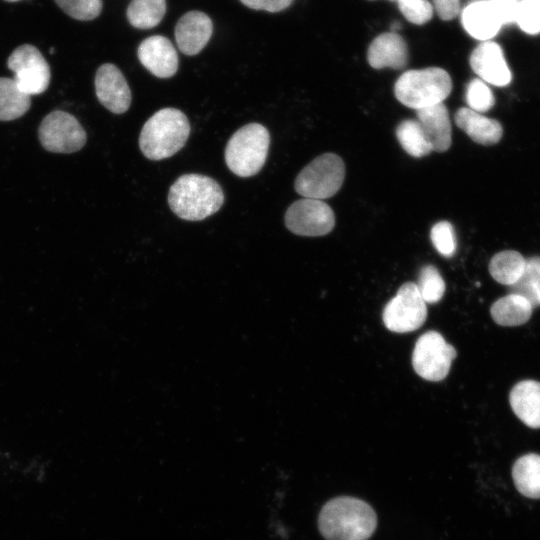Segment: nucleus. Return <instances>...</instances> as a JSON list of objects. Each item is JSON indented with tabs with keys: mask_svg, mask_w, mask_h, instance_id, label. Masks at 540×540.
I'll use <instances>...</instances> for the list:
<instances>
[{
	"mask_svg": "<svg viewBox=\"0 0 540 540\" xmlns=\"http://www.w3.org/2000/svg\"><path fill=\"white\" fill-rule=\"evenodd\" d=\"M376 526L377 517L373 508L351 496L329 500L318 516V528L326 540H368Z\"/></svg>",
	"mask_w": 540,
	"mask_h": 540,
	"instance_id": "f257e3e1",
	"label": "nucleus"
},
{
	"mask_svg": "<svg viewBox=\"0 0 540 540\" xmlns=\"http://www.w3.org/2000/svg\"><path fill=\"white\" fill-rule=\"evenodd\" d=\"M170 209L181 219L200 221L216 213L224 202L221 186L201 174H184L168 192Z\"/></svg>",
	"mask_w": 540,
	"mask_h": 540,
	"instance_id": "f03ea898",
	"label": "nucleus"
},
{
	"mask_svg": "<svg viewBox=\"0 0 540 540\" xmlns=\"http://www.w3.org/2000/svg\"><path fill=\"white\" fill-rule=\"evenodd\" d=\"M186 115L176 108H163L155 112L143 125L139 147L150 160H162L177 153L190 134Z\"/></svg>",
	"mask_w": 540,
	"mask_h": 540,
	"instance_id": "7ed1b4c3",
	"label": "nucleus"
},
{
	"mask_svg": "<svg viewBox=\"0 0 540 540\" xmlns=\"http://www.w3.org/2000/svg\"><path fill=\"white\" fill-rule=\"evenodd\" d=\"M451 90L450 75L439 67L408 70L400 75L394 85L396 99L415 110L443 103Z\"/></svg>",
	"mask_w": 540,
	"mask_h": 540,
	"instance_id": "20e7f679",
	"label": "nucleus"
},
{
	"mask_svg": "<svg viewBox=\"0 0 540 540\" xmlns=\"http://www.w3.org/2000/svg\"><path fill=\"white\" fill-rule=\"evenodd\" d=\"M269 145L270 134L266 127L259 123L244 125L226 145V164L239 177L253 176L264 166Z\"/></svg>",
	"mask_w": 540,
	"mask_h": 540,
	"instance_id": "39448f33",
	"label": "nucleus"
},
{
	"mask_svg": "<svg viewBox=\"0 0 540 540\" xmlns=\"http://www.w3.org/2000/svg\"><path fill=\"white\" fill-rule=\"evenodd\" d=\"M344 178L343 160L334 153H324L300 171L294 186L304 198L324 200L339 191Z\"/></svg>",
	"mask_w": 540,
	"mask_h": 540,
	"instance_id": "423d86ee",
	"label": "nucleus"
},
{
	"mask_svg": "<svg viewBox=\"0 0 540 540\" xmlns=\"http://www.w3.org/2000/svg\"><path fill=\"white\" fill-rule=\"evenodd\" d=\"M455 348L447 343L436 331L421 335L412 353V365L415 372L425 380L440 381L450 370L456 357Z\"/></svg>",
	"mask_w": 540,
	"mask_h": 540,
	"instance_id": "0eeeda50",
	"label": "nucleus"
},
{
	"mask_svg": "<svg viewBox=\"0 0 540 540\" xmlns=\"http://www.w3.org/2000/svg\"><path fill=\"white\" fill-rule=\"evenodd\" d=\"M427 317L426 303L413 282L404 283L385 305L383 322L387 329L406 333L420 328Z\"/></svg>",
	"mask_w": 540,
	"mask_h": 540,
	"instance_id": "6e6552de",
	"label": "nucleus"
},
{
	"mask_svg": "<svg viewBox=\"0 0 540 540\" xmlns=\"http://www.w3.org/2000/svg\"><path fill=\"white\" fill-rule=\"evenodd\" d=\"M39 139L42 146L55 153H73L86 143V132L79 121L64 111H53L40 124Z\"/></svg>",
	"mask_w": 540,
	"mask_h": 540,
	"instance_id": "1a4fd4ad",
	"label": "nucleus"
},
{
	"mask_svg": "<svg viewBox=\"0 0 540 540\" xmlns=\"http://www.w3.org/2000/svg\"><path fill=\"white\" fill-rule=\"evenodd\" d=\"M13 80L28 95L43 93L50 82V69L41 52L30 44L17 47L7 60Z\"/></svg>",
	"mask_w": 540,
	"mask_h": 540,
	"instance_id": "9d476101",
	"label": "nucleus"
},
{
	"mask_svg": "<svg viewBox=\"0 0 540 540\" xmlns=\"http://www.w3.org/2000/svg\"><path fill=\"white\" fill-rule=\"evenodd\" d=\"M285 225L292 233L300 236H323L334 228L335 215L323 200L302 198L287 209Z\"/></svg>",
	"mask_w": 540,
	"mask_h": 540,
	"instance_id": "9b49d317",
	"label": "nucleus"
},
{
	"mask_svg": "<svg viewBox=\"0 0 540 540\" xmlns=\"http://www.w3.org/2000/svg\"><path fill=\"white\" fill-rule=\"evenodd\" d=\"M95 91L99 102L114 114H122L130 107V88L122 72L114 64L106 63L98 68Z\"/></svg>",
	"mask_w": 540,
	"mask_h": 540,
	"instance_id": "f8f14e48",
	"label": "nucleus"
},
{
	"mask_svg": "<svg viewBox=\"0 0 540 540\" xmlns=\"http://www.w3.org/2000/svg\"><path fill=\"white\" fill-rule=\"evenodd\" d=\"M470 65L485 83L503 87L511 81V72L501 47L490 40L482 42L473 50Z\"/></svg>",
	"mask_w": 540,
	"mask_h": 540,
	"instance_id": "ddd939ff",
	"label": "nucleus"
},
{
	"mask_svg": "<svg viewBox=\"0 0 540 540\" xmlns=\"http://www.w3.org/2000/svg\"><path fill=\"white\" fill-rule=\"evenodd\" d=\"M141 64L158 78H170L178 69V55L171 41L161 35L146 38L138 47Z\"/></svg>",
	"mask_w": 540,
	"mask_h": 540,
	"instance_id": "4468645a",
	"label": "nucleus"
},
{
	"mask_svg": "<svg viewBox=\"0 0 540 540\" xmlns=\"http://www.w3.org/2000/svg\"><path fill=\"white\" fill-rule=\"evenodd\" d=\"M212 31V21L205 13L190 11L177 22L175 40L182 53L192 56L198 54L206 46Z\"/></svg>",
	"mask_w": 540,
	"mask_h": 540,
	"instance_id": "2eb2a0df",
	"label": "nucleus"
},
{
	"mask_svg": "<svg viewBox=\"0 0 540 540\" xmlns=\"http://www.w3.org/2000/svg\"><path fill=\"white\" fill-rule=\"evenodd\" d=\"M367 59L375 69H402L408 61L406 42L396 32L382 33L369 45Z\"/></svg>",
	"mask_w": 540,
	"mask_h": 540,
	"instance_id": "dca6fc26",
	"label": "nucleus"
},
{
	"mask_svg": "<svg viewBox=\"0 0 540 540\" xmlns=\"http://www.w3.org/2000/svg\"><path fill=\"white\" fill-rule=\"evenodd\" d=\"M416 120L430 142L432 151L445 152L450 148L452 127L444 103L416 110Z\"/></svg>",
	"mask_w": 540,
	"mask_h": 540,
	"instance_id": "f3484780",
	"label": "nucleus"
},
{
	"mask_svg": "<svg viewBox=\"0 0 540 540\" xmlns=\"http://www.w3.org/2000/svg\"><path fill=\"white\" fill-rule=\"evenodd\" d=\"M461 22L470 36L483 42L493 38L502 26L489 0L470 2L461 12Z\"/></svg>",
	"mask_w": 540,
	"mask_h": 540,
	"instance_id": "a211bd4d",
	"label": "nucleus"
},
{
	"mask_svg": "<svg viewBox=\"0 0 540 540\" xmlns=\"http://www.w3.org/2000/svg\"><path fill=\"white\" fill-rule=\"evenodd\" d=\"M510 406L515 415L528 427L540 428V382L523 380L510 391Z\"/></svg>",
	"mask_w": 540,
	"mask_h": 540,
	"instance_id": "6ab92c4d",
	"label": "nucleus"
},
{
	"mask_svg": "<svg viewBox=\"0 0 540 540\" xmlns=\"http://www.w3.org/2000/svg\"><path fill=\"white\" fill-rule=\"evenodd\" d=\"M456 125L473 141L482 145H493L499 142L503 129L501 124L470 108L461 107L455 113Z\"/></svg>",
	"mask_w": 540,
	"mask_h": 540,
	"instance_id": "aec40b11",
	"label": "nucleus"
},
{
	"mask_svg": "<svg viewBox=\"0 0 540 540\" xmlns=\"http://www.w3.org/2000/svg\"><path fill=\"white\" fill-rule=\"evenodd\" d=\"M533 312V306L522 295L508 293L496 300L490 314L496 324L506 327H514L526 323Z\"/></svg>",
	"mask_w": 540,
	"mask_h": 540,
	"instance_id": "412c9836",
	"label": "nucleus"
},
{
	"mask_svg": "<svg viewBox=\"0 0 540 540\" xmlns=\"http://www.w3.org/2000/svg\"><path fill=\"white\" fill-rule=\"evenodd\" d=\"M512 478L522 495L540 499V455L529 453L518 458L512 467Z\"/></svg>",
	"mask_w": 540,
	"mask_h": 540,
	"instance_id": "4be33fe9",
	"label": "nucleus"
},
{
	"mask_svg": "<svg viewBox=\"0 0 540 540\" xmlns=\"http://www.w3.org/2000/svg\"><path fill=\"white\" fill-rule=\"evenodd\" d=\"M31 105V96L23 92L13 78L0 77V120L10 121L24 115Z\"/></svg>",
	"mask_w": 540,
	"mask_h": 540,
	"instance_id": "5701e85b",
	"label": "nucleus"
},
{
	"mask_svg": "<svg viewBox=\"0 0 540 540\" xmlns=\"http://www.w3.org/2000/svg\"><path fill=\"white\" fill-rule=\"evenodd\" d=\"M525 265L526 259L519 252L505 250L491 258L489 272L494 280L509 287L520 279Z\"/></svg>",
	"mask_w": 540,
	"mask_h": 540,
	"instance_id": "b1692460",
	"label": "nucleus"
},
{
	"mask_svg": "<svg viewBox=\"0 0 540 540\" xmlns=\"http://www.w3.org/2000/svg\"><path fill=\"white\" fill-rule=\"evenodd\" d=\"M166 12V0H132L127 18L136 28L149 29L160 23Z\"/></svg>",
	"mask_w": 540,
	"mask_h": 540,
	"instance_id": "393cba45",
	"label": "nucleus"
},
{
	"mask_svg": "<svg viewBox=\"0 0 540 540\" xmlns=\"http://www.w3.org/2000/svg\"><path fill=\"white\" fill-rule=\"evenodd\" d=\"M396 137L402 148L413 157H423L432 151V146L416 119L400 122L396 128Z\"/></svg>",
	"mask_w": 540,
	"mask_h": 540,
	"instance_id": "a878e982",
	"label": "nucleus"
},
{
	"mask_svg": "<svg viewBox=\"0 0 540 540\" xmlns=\"http://www.w3.org/2000/svg\"><path fill=\"white\" fill-rule=\"evenodd\" d=\"M509 293L525 297L533 306H540V256L526 259L524 272L520 279L509 286Z\"/></svg>",
	"mask_w": 540,
	"mask_h": 540,
	"instance_id": "bb28decb",
	"label": "nucleus"
},
{
	"mask_svg": "<svg viewBox=\"0 0 540 540\" xmlns=\"http://www.w3.org/2000/svg\"><path fill=\"white\" fill-rule=\"evenodd\" d=\"M415 284L425 303H437L445 292V282L433 265H425L421 268L418 282Z\"/></svg>",
	"mask_w": 540,
	"mask_h": 540,
	"instance_id": "cd10ccee",
	"label": "nucleus"
},
{
	"mask_svg": "<svg viewBox=\"0 0 540 540\" xmlns=\"http://www.w3.org/2000/svg\"><path fill=\"white\" fill-rule=\"evenodd\" d=\"M465 97L469 108L478 113L488 111L495 103L491 89L479 78L468 83Z\"/></svg>",
	"mask_w": 540,
	"mask_h": 540,
	"instance_id": "c85d7f7f",
	"label": "nucleus"
},
{
	"mask_svg": "<svg viewBox=\"0 0 540 540\" xmlns=\"http://www.w3.org/2000/svg\"><path fill=\"white\" fill-rule=\"evenodd\" d=\"M515 23L527 34L540 33V0H521Z\"/></svg>",
	"mask_w": 540,
	"mask_h": 540,
	"instance_id": "c756f323",
	"label": "nucleus"
},
{
	"mask_svg": "<svg viewBox=\"0 0 540 540\" xmlns=\"http://www.w3.org/2000/svg\"><path fill=\"white\" fill-rule=\"evenodd\" d=\"M433 246L444 257H452L456 251V236L454 228L448 221L436 223L430 232Z\"/></svg>",
	"mask_w": 540,
	"mask_h": 540,
	"instance_id": "7c9ffc66",
	"label": "nucleus"
},
{
	"mask_svg": "<svg viewBox=\"0 0 540 540\" xmlns=\"http://www.w3.org/2000/svg\"><path fill=\"white\" fill-rule=\"evenodd\" d=\"M69 16L77 20H92L102 10V0H55Z\"/></svg>",
	"mask_w": 540,
	"mask_h": 540,
	"instance_id": "2f4dec72",
	"label": "nucleus"
},
{
	"mask_svg": "<svg viewBox=\"0 0 540 540\" xmlns=\"http://www.w3.org/2000/svg\"><path fill=\"white\" fill-rule=\"evenodd\" d=\"M404 17L413 24L427 23L433 16V6L427 0H397Z\"/></svg>",
	"mask_w": 540,
	"mask_h": 540,
	"instance_id": "473e14b6",
	"label": "nucleus"
},
{
	"mask_svg": "<svg viewBox=\"0 0 540 540\" xmlns=\"http://www.w3.org/2000/svg\"><path fill=\"white\" fill-rule=\"evenodd\" d=\"M502 25L515 23L521 0H489Z\"/></svg>",
	"mask_w": 540,
	"mask_h": 540,
	"instance_id": "72a5a7b5",
	"label": "nucleus"
},
{
	"mask_svg": "<svg viewBox=\"0 0 540 540\" xmlns=\"http://www.w3.org/2000/svg\"><path fill=\"white\" fill-rule=\"evenodd\" d=\"M245 6L255 10L279 12L290 6L293 0H240Z\"/></svg>",
	"mask_w": 540,
	"mask_h": 540,
	"instance_id": "f704fd0d",
	"label": "nucleus"
},
{
	"mask_svg": "<svg viewBox=\"0 0 540 540\" xmlns=\"http://www.w3.org/2000/svg\"><path fill=\"white\" fill-rule=\"evenodd\" d=\"M433 8L438 16L444 20H452L460 11V0H432Z\"/></svg>",
	"mask_w": 540,
	"mask_h": 540,
	"instance_id": "c9c22d12",
	"label": "nucleus"
},
{
	"mask_svg": "<svg viewBox=\"0 0 540 540\" xmlns=\"http://www.w3.org/2000/svg\"><path fill=\"white\" fill-rule=\"evenodd\" d=\"M401 27V24L398 22H394L391 24V32H396Z\"/></svg>",
	"mask_w": 540,
	"mask_h": 540,
	"instance_id": "e433bc0d",
	"label": "nucleus"
},
{
	"mask_svg": "<svg viewBox=\"0 0 540 540\" xmlns=\"http://www.w3.org/2000/svg\"><path fill=\"white\" fill-rule=\"evenodd\" d=\"M7 2H18V1H21V0H5Z\"/></svg>",
	"mask_w": 540,
	"mask_h": 540,
	"instance_id": "4c0bfd02",
	"label": "nucleus"
}]
</instances>
